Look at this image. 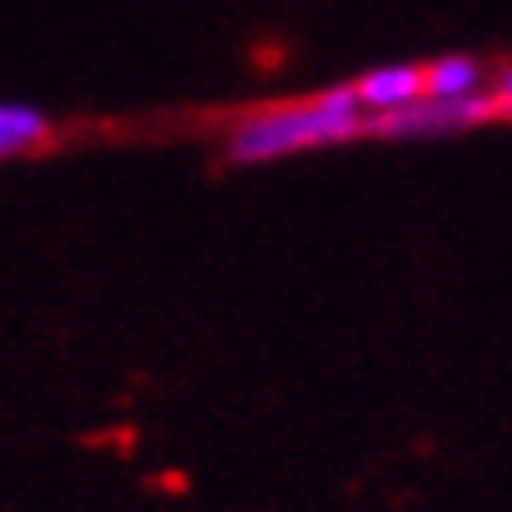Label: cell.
Segmentation results:
<instances>
[{
    "label": "cell",
    "instance_id": "obj_1",
    "mask_svg": "<svg viewBox=\"0 0 512 512\" xmlns=\"http://www.w3.org/2000/svg\"><path fill=\"white\" fill-rule=\"evenodd\" d=\"M368 130V110L358 105L353 85H334L324 95L309 100H289V105H269L244 115L229 130L224 155L234 165H264V160H284V155H304V150H324L358 140Z\"/></svg>",
    "mask_w": 512,
    "mask_h": 512
},
{
    "label": "cell",
    "instance_id": "obj_2",
    "mask_svg": "<svg viewBox=\"0 0 512 512\" xmlns=\"http://www.w3.org/2000/svg\"><path fill=\"white\" fill-rule=\"evenodd\" d=\"M493 95H463V100H438V95H418L403 110L388 115H368L363 135L378 140H443V135H463L483 120H493Z\"/></svg>",
    "mask_w": 512,
    "mask_h": 512
},
{
    "label": "cell",
    "instance_id": "obj_3",
    "mask_svg": "<svg viewBox=\"0 0 512 512\" xmlns=\"http://www.w3.org/2000/svg\"><path fill=\"white\" fill-rule=\"evenodd\" d=\"M358 105L368 115H388V110H403L408 100L423 95V65H378L368 70L358 85H353Z\"/></svg>",
    "mask_w": 512,
    "mask_h": 512
},
{
    "label": "cell",
    "instance_id": "obj_4",
    "mask_svg": "<svg viewBox=\"0 0 512 512\" xmlns=\"http://www.w3.org/2000/svg\"><path fill=\"white\" fill-rule=\"evenodd\" d=\"M488 65L473 55H443L433 65H423V95L438 100H463V95H488Z\"/></svg>",
    "mask_w": 512,
    "mask_h": 512
},
{
    "label": "cell",
    "instance_id": "obj_5",
    "mask_svg": "<svg viewBox=\"0 0 512 512\" xmlns=\"http://www.w3.org/2000/svg\"><path fill=\"white\" fill-rule=\"evenodd\" d=\"M50 140V120L35 105H0V160H20Z\"/></svg>",
    "mask_w": 512,
    "mask_h": 512
},
{
    "label": "cell",
    "instance_id": "obj_6",
    "mask_svg": "<svg viewBox=\"0 0 512 512\" xmlns=\"http://www.w3.org/2000/svg\"><path fill=\"white\" fill-rule=\"evenodd\" d=\"M488 95H493V110H498V115H512V65L488 85Z\"/></svg>",
    "mask_w": 512,
    "mask_h": 512
}]
</instances>
